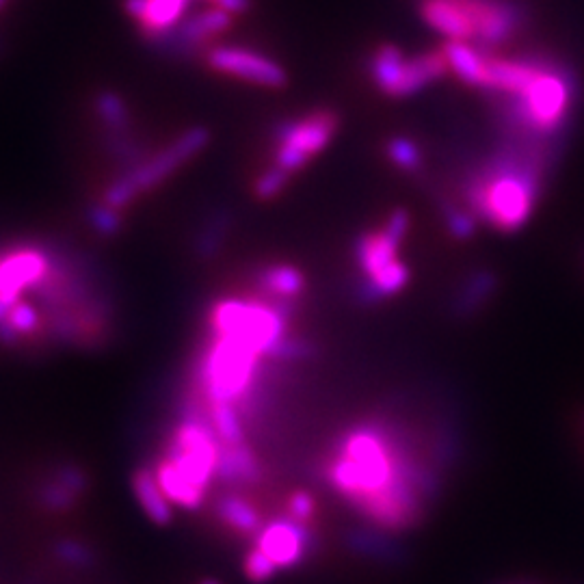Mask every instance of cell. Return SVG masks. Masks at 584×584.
I'll return each mask as SVG.
<instances>
[{"mask_svg":"<svg viewBox=\"0 0 584 584\" xmlns=\"http://www.w3.org/2000/svg\"><path fill=\"white\" fill-rule=\"evenodd\" d=\"M91 225H94L98 234L113 236L122 228V212L98 204L96 208H91Z\"/></svg>","mask_w":584,"mask_h":584,"instance_id":"29","label":"cell"},{"mask_svg":"<svg viewBox=\"0 0 584 584\" xmlns=\"http://www.w3.org/2000/svg\"><path fill=\"white\" fill-rule=\"evenodd\" d=\"M243 572H245L247 580L262 584V582L271 580L277 572H280V569H277V565L260 548L251 546V550H247L245 559H243Z\"/></svg>","mask_w":584,"mask_h":584,"instance_id":"25","label":"cell"},{"mask_svg":"<svg viewBox=\"0 0 584 584\" xmlns=\"http://www.w3.org/2000/svg\"><path fill=\"white\" fill-rule=\"evenodd\" d=\"M230 230V219L228 217H217L215 221H210L206 228L199 232V238L195 241V251L202 260H210L217 254L219 247L225 243V236Z\"/></svg>","mask_w":584,"mask_h":584,"instance_id":"22","label":"cell"},{"mask_svg":"<svg viewBox=\"0 0 584 584\" xmlns=\"http://www.w3.org/2000/svg\"><path fill=\"white\" fill-rule=\"evenodd\" d=\"M232 20H234L232 13L212 5L210 9H204L195 13V16L182 20V24H178L171 33H174V39L180 46L197 48L228 31L232 26Z\"/></svg>","mask_w":584,"mask_h":584,"instance_id":"17","label":"cell"},{"mask_svg":"<svg viewBox=\"0 0 584 584\" xmlns=\"http://www.w3.org/2000/svg\"><path fill=\"white\" fill-rule=\"evenodd\" d=\"M388 156L390 161L403 171H416L420 167V150L414 141L405 137L390 139L388 143Z\"/></svg>","mask_w":584,"mask_h":584,"instance_id":"26","label":"cell"},{"mask_svg":"<svg viewBox=\"0 0 584 584\" xmlns=\"http://www.w3.org/2000/svg\"><path fill=\"white\" fill-rule=\"evenodd\" d=\"M212 513L223 528L245 539H256L264 522H267L256 504L245 496V491L223 489L212 502Z\"/></svg>","mask_w":584,"mask_h":584,"instance_id":"13","label":"cell"},{"mask_svg":"<svg viewBox=\"0 0 584 584\" xmlns=\"http://www.w3.org/2000/svg\"><path fill=\"white\" fill-rule=\"evenodd\" d=\"M208 65L215 72L228 74L238 78V81L254 83L260 87L280 89L286 85L288 76L284 68L271 57L262 55L258 50L243 48V46H217L208 50L206 55Z\"/></svg>","mask_w":584,"mask_h":584,"instance_id":"8","label":"cell"},{"mask_svg":"<svg viewBox=\"0 0 584 584\" xmlns=\"http://www.w3.org/2000/svg\"><path fill=\"white\" fill-rule=\"evenodd\" d=\"M444 468L420 457L411 435L388 414L353 422L323 457V481L368 526L401 535L440 496Z\"/></svg>","mask_w":584,"mask_h":584,"instance_id":"1","label":"cell"},{"mask_svg":"<svg viewBox=\"0 0 584 584\" xmlns=\"http://www.w3.org/2000/svg\"><path fill=\"white\" fill-rule=\"evenodd\" d=\"M578 96L574 72L563 63L541 57L539 68L522 91L509 96V117L533 143L559 139Z\"/></svg>","mask_w":584,"mask_h":584,"instance_id":"3","label":"cell"},{"mask_svg":"<svg viewBox=\"0 0 584 584\" xmlns=\"http://www.w3.org/2000/svg\"><path fill=\"white\" fill-rule=\"evenodd\" d=\"M264 481V463L247 442L238 446H221L215 483L223 489L245 491Z\"/></svg>","mask_w":584,"mask_h":584,"instance_id":"11","label":"cell"},{"mask_svg":"<svg viewBox=\"0 0 584 584\" xmlns=\"http://www.w3.org/2000/svg\"><path fill=\"white\" fill-rule=\"evenodd\" d=\"M191 0H126L128 13L150 37H165L184 20Z\"/></svg>","mask_w":584,"mask_h":584,"instance_id":"14","label":"cell"},{"mask_svg":"<svg viewBox=\"0 0 584 584\" xmlns=\"http://www.w3.org/2000/svg\"><path fill=\"white\" fill-rule=\"evenodd\" d=\"M199 584H219L217 580H212V578H206V580H202Z\"/></svg>","mask_w":584,"mask_h":584,"instance_id":"31","label":"cell"},{"mask_svg":"<svg viewBox=\"0 0 584 584\" xmlns=\"http://www.w3.org/2000/svg\"><path fill=\"white\" fill-rule=\"evenodd\" d=\"M132 491H135L139 507L148 515L150 522L158 526L171 524V520H174V504L169 502L165 491L158 485L152 468H137L132 472Z\"/></svg>","mask_w":584,"mask_h":584,"instance_id":"19","label":"cell"},{"mask_svg":"<svg viewBox=\"0 0 584 584\" xmlns=\"http://www.w3.org/2000/svg\"><path fill=\"white\" fill-rule=\"evenodd\" d=\"M215 7H221L223 11L232 13V16H238V13H245L251 7V0H215L212 3Z\"/></svg>","mask_w":584,"mask_h":584,"instance_id":"30","label":"cell"},{"mask_svg":"<svg viewBox=\"0 0 584 584\" xmlns=\"http://www.w3.org/2000/svg\"><path fill=\"white\" fill-rule=\"evenodd\" d=\"M57 559L74 569H89L96 563V552L91 550L85 541L78 539H61L55 546Z\"/></svg>","mask_w":584,"mask_h":584,"instance_id":"23","label":"cell"},{"mask_svg":"<svg viewBox=\"0 0 584 584\" xmlns=\"http://www.w3.org/2000/svg\"><path fill=\"white\" fill-rule=\"evenodd\" d=\"M396 537L398 535L388 533V530L375 528V526H360V528L349 530V533L344 535V543H347V548L353 554H362V556H368V559L392 563L405 554L403 546L398 543Z\"/></svg>","mask_w":584,"mask_h":584,"instance_id":"18","label":"cell"},{"mask_svg":"<svg viewBox=\"0 0 584 584\" xmlns=\"http://www.w3.org/2000/svg\"><path fill=\"white\" fill-rule=\"evenodd\" d=\"M446 70H448V61H446L444 50L424 52V55L405 59L403 68L401 72H398L396 83L388 96H394V98L414 96L420 89L435 83L437 78H442Z\"/></svg>","mask_w":584,"mask_h":584,"instance_id":"15","label":"cell"},{"mask_svg":"<svg viewBox=\"0 0 584 584\" xmlns=\"http://www.w3.org/2000/svg\"><path fill=\"white\" fill-rule=\"evenodd\" d=\"M546 165V148L530 143L496 156L463 191L472 215L507 234L524 228L541 197Z\"/></svg>","mask_w":584,"mask_h":584,"instance_id":"2","label":"cell"},{"mask_svg":"<svg viewBox=\"0 0 584 584\" xmlns=\"http://www.w3.org/2000/svg\"><path fill=\"white\" fill-rule=\"evenodd\" d=\"M442 50L448 61V70H453L466 85L483 87L487 55L476 50L470 42H448Z\"/></svg>","mask_w":584,"mask_h":584,"instance_id":"20","label":"cell"},{"mask_svg":"<svg viewBox=\"0 0 584 584\" xmlns=\"http://www.w3.org/2000/svg\"><path fill=\"white\" fill-rule=\"evenodd\" d=\"M206 418L212 431L219 437L221 446H238L247 442V420L241 409L232 403H212L204 405Z\"/></svg>","mask_w":584,"mask_h":584,"instance_id":"21","label":"cell"},{"mask_svg":"<svg viewBox=\"0 0 584 584\" xmlns=\"http://www.w3.org/2000/svg\"><path fill=\"white\" fill-rule=\"evenodd\" d=\"M444 225L455 241H470L476 232V219L470 210L453 204H444Z\"/></svg>","mask_w":584,"mask_h":584,"instance_id":"24","label":"cell"},{"mask_svg":"<svg viewBox=\"0 0 584 584\" xmlns=\"http://www.w3.org/2000/svg\"><path fill=\"white\" fill-rule=\"evenodd\" d=\"M288 180H290V174H286V171L273 165L271 169L262 171V174L256 178L254 193L258 199H262V202H269V199L277 197L286 189Z\"/></svg>","mask_w":584,"mask_h":584,"instance_id":"27","label":"cell"},{"mask_svg":"<svg viewBox=\"0 0 584 584\" xmlns=\"http://www.w3.org/2000/svg\"><path fill=\"white\" fill-rule=\"evenodd\" d=\"M284 515H288L290 520H295L299 524H312L314 515H316V500L308 491H292V494L286 498L284 504Z\"/></svg>","mask_w":584,"mask_h":584,"instance_id":"28","label":"cell"},{"mask_svg":"<svg viewBox=\"0 0 584 584\" xmlns=\"http://www.w3.org/2000/svg\"><path fill=\"white\" fill-rule=\"evenodd\" d=\"M498 292V277L494 271H474L468 277H463L459 288L455 290L453 299H450V312L459 321H468L474 318L481 310H485L489 301L494 299Z\"/></svg>","mask_w":584,"mask_h":584,"instance_id":"16","label":"cell"},{"mask_svg":"<svg viewBox=\"0 0 584 584\" xmlns=\"http://www.w3.org/2000/svg\"><path fill=\"white\" fill-rule=\"evenodd\" d=\"M208 3H215V0H208Z\"/></svg>","mask_w":584,"mask_h":584,"instance_id":"32","label":"cell"},{"mask_svg":"<svg viewBox=\"0 0 584 584\" xmlns=\"http://www.w3.org/2000/svg\"><path fill=\"white\" fill-rule=\"evenodd\" d=\"M52 256L55 249L39 243H16L0 249V301L13 305L33 295L50 273Z\"/></svg>","mask_w":584,"mask_h":584,"instance_id":"6","label":"cell"},{"mask_svg":"<svg viewBox=\"0 0 584 584\" xmlns=\"http://www.w3.org/2000/svg\"><path fill=\"white\" fill-rule=\"evenodd\" d=\"M422 18L448 42L476 39L472 0H422Z\"/></svg>","mask_w":584,"mask_h":584,"instance_id":"12","label":"cell"},{"mask_svg":"<svg viewBox=\"0 0 584 584\" xmlns=\"http://www.w3.org/2000/svg\"><path fill=\"white\" fill-rule=\"evenodd\" d=\"M208 141L210 135L206 128L187 130L161 152L152 154L150 158L145 156L135 165H130L128 171H124L122 176L115 178L109 187H106L100 204L122 212L128 204L135 202L139 195L156 189L158 184H163L169 176H174L182 165H187L195 154L206 148Z\"/></svg>","mask_w":584,"mask_h":584,"instance_id":"4","label":"cell"},{"mask_svg":"<svg viewBox=\"0 0 584 584\" xmlns=\"http://www.w3.org/2000/svg\"><path fill=\"white\" fill-rule=\"evenodd\" d=\"M89 489L87 472L76 463H61L39 485L37 502L48 513H68Z\"/></svg>","mask_w":584,"mask_h":584,"instance_id":"10","label":"cell"},{"mask_svg":"<svg viewBox=\"0 0 584 584\" xmlns=\"http://www.w3.org/2000/svg\"><path fill=\"white\" fill-rule=\"evenodd\" d=\"M254 546L267 554L282 572L301 565L314 552V533L308 524H299L282 513L264 522Z\"/></svg>","mask_w":584,"mask_h":584,"instance_id":"7","label":"cell"},{"mask_svg":"<svg viewBox=\"0 0 584 584\" xmlns=\"http://www.w3.org/2000/svg\"><path fill=\"white\" fill-rule=\"evenodd\" d=\"M338 130V117L331 111H314L295 122H286L277 132L275 167L297 174L314 156L321 154Z\"/></svg>","mask_w":584,"mask_h":584,"instance_id":"5","label":"cell"},{"mask_svg":"<svg viewBox=\"0 0 584 584\" xmlns=\"http://www.w3.org/2000/svg\"><path fill=\"white\" fill-rule=\"evenodd\" d=\"M254 286L260 299L269 301L277 308H282L290 314H295L299 308V301L303 299L305 290H308V280L305 275L288 262H269L256 269Z\"/></svg>","mask_w":584,"mask_h":584,"instance_id":"9","label":"cell"}]
</instances>
